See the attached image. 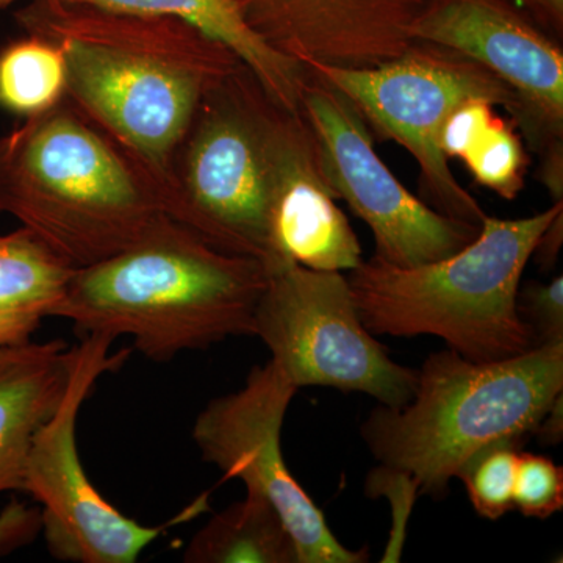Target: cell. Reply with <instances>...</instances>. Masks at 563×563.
I'll return each mask as SVG.
<instances>
[{
    "mask_svg": "<svg viewBox=\"0 0 563 563\" xmlns=\"http://www.w3.org/2000/svg\"><path fill=\"white\" fill-rule=\"evenodd\" d=\"M14 20L25 35L62 51L66 101L147 174L163 202L174 154L203 96L244 63L176 16L25 0Z\"/></svg>",
    "mask_w": 563,
    "mask_h": 563,
    "instance_id": "cell-1",
    "label": "cell"
},
{
    "mask_svg": "<svg viewBox=\"0 0 563 563\" xmlns=\"http://www.w3.org/2000/svg\"><path fill=\"white\" fill-rule=\"evenodd\" d=\"M268 272L163 217L135 243L70 277L51 318L84 335L131 336L154 362L254 335Z\"/></svg>",
    "mask_w": 563,
    "mask_h": 563,
    "instance_id": "cell-2",
    "label": "cell"
},
{
    "mask_svg": "<svg viewBox=\"0 0 563 563\" xmlns=\"http://www.w3.org/2000/svg\"><path fill=\"white\" fill-rule=\"evenodd\" d=\"M0 213L76 269L168 217L147 174L66 99L0 136Z\"/></svg>",
    "mask_w": 563,
    "mask_h": 563,
    "instance_id": "cell-3",
    "label": "cell"
},
{
    "mask_svg": "<svg viewBox=\"0 0 563 563\" xmlns=\"http://www.w3.org/2000/svg\"><path fill=\"white\" fill-rule=\"evenodd\" d=\"M561 393L563 343L484 363L440 351L418 369L412 399L401 407L380 404L361 435L380 466L406 477L418 495L443 498L485 446L525 443Z\"/></svg>",
    "mask_w": 563,
    "mask_h": 563,
    "instance_id": "cell-4",
    "label": "cell"
},
{
    "mask_svg": "<svg viewBox=\"0 0 563 563\" xmlns=\"http://www.w3.org/2000/svg\"><path fill=\"white\" fill-rule=\"evenodd\" d=\"M563 202L521 220L485 217L463 250L413 268L362 262L347 282L373 335L439 336L468 361H506L539 346L518 314L521 277Z\"/></svg>",
    "mask_w": 563,
    "mask_h": 563,
    "instance_id": "cell-5",
    "label": "cell"
},
{
    "mask_svg": "<svg viewBox=\"0 0 563 563\" xmlns=\"http://www.w3.org/2000/svg\"><path fill=\"white\" fill-rule=\"evenodd\" d=\"M292 113L246 65L213 85L174 154L166 214L218 250L254 258L268 273L279 268L272 210Z\"/></svg>",
    "mask_w": 563,
    "mask_h": 563,
    "instance_id": "cell-6",
    "label": "cell"
},
{
    "mask_svg": "<svg viewBox=\"0 0 563 563\" xmlns=\"http://www.w3.org/2000/svg\"><path fill=\"white\" fill-rule=\"evenodd\" d=\"M307 69L342 92L377 135L410 152L433 210L483 224L487 214L455 179L439 135L448 117L473 99L503 107L518 125L521 103L501 79L479 63L422 41H413L395 60L369 68L310 65Z\"/></svg>",
    "mask_w": 563,
    "mask_h": 563,
    "instance_id": "cell-7",
    "label": "cell"
},
{
    "mask_svg": "<svg viewBox=\"0 0 563 563\" xmlns=\"http://www.w3.org/2000/svg\"><path fill=\"white\" fill-rule=\"evenodd\" d=\"M254 336L296 388L365 393L388 407L412 399L418 369L391 361L363 325L343 273L287 263L268 273Z\"/></svg>",
    "mask_w": 563,
    "mask_h": 563,
    "instance_id": "cell-8",
    "label": "cell"
},
{
    "mask_svg": "<svg viewBox=\"0 0 563 563\" xmlns=\"http://www.w3.org/2000/svg\"><path fill=\"white\" fill-rule=\"evenodd\" d=\"M114 339L91 333L74 346L73 372L60 406L33 439L24 487L41 510L43 533L55 559L76 563H133L172 525L201 512L207 496L162 526L125 517L103 498L81 465L77 418L99 377L117 372L131 351L110 354Z\"/></svg>",
    "mask_w": 563,
    "mask_h": 563,
    "instance_id": "cell-9",
    "label": "cell"
},
{
    "mask_svg": "<svg viewBox=\"0 0 563 563\" xmlns=\"http://www.w3.org/2000/svg\"><path fill=\"white\" fill-rule=\"evenodd\" d=\"M301 109L336 199L372 229L374 257L413 268L450 257L479 235L481 225L444 217L407 190L374 150L362 114L313 73Z\"/></svg>",
    "mask_w": 563,
    "mask_h": 563,
    "instance_id": "cell-10",
    "label": "cell"
},
{
    "mask_svg": "<svg viewBox=\"0 0 563 563\" xmlns=\"http://www.w3.org/2000/svg\"><path fill=\"white\" fill-rule=\"evenodd\" d=\"M298 388L272 361L254 366L240 390L211 399L192 426L203 462L239 479L247 495L272 504L295 540L299 563H365L366 548L347 550L336 540L282 454V426Z\"/></svg>",
    "mask_w": 563,
    "mask_h": 563,
    "instance_id": "cell-11",
    "label": "cell"
},
{
    "mask_svg": "<svg viewBox=\"0 0 563 563\" xmlns=\"http://www.w3.org/2000/svg\"><path fill=\"white\" fill-rule=\"evenodd\" d=\"M410 35L501 79L521 103L517 128L539 157L563 147L562 43L512 0H432Z\"/></svg>",
    "mask_w": 563,
    "mask_h": 563,
    "instance_id": "cell-12",
    "label": "cell"
},
{
    "mask_svg": "<svg viewBox=\"0 0 563 563\" xmlns=\"http://www.w3.org/2000/svg\"><path fill=\"white\" fill-rule=\"evenodd\" d=\"M432 0H233L274 51L301 65L369 68L413 44L412 27Z\"/></svg>",
    "mask_w": 563,
    "mask_h": 563,
    "instance_id": "cell-13",
    "label": "cell"
},
{
    "mask_svg": "<svg viewBox=\"0 0 563 563\" xmlns=\"http://www.w3.org/2000/svg\"><path fill=\"white\" fill-rule=\"evenodd\" d=\"M322 172L317 139L303 113L291 114L282 141L272 210L277 261L313 272H352L362 246Z\"/></svg>",
    "mask_w": 563,
    "mask_h": 563,
    "instance_id": "cell-14",
    "label": "cell"
},
{
    "mask_svg": "<svg viewBox=\"0 0 563 563\" xmlns=\"http://www.w3.org/2000/svg\"><path fill=\"white\" fill-rule=\"evenodd\" d=\"M73 363L63 340L0 347V495L22 492L33 439L60 406Z\"/></svg>",
    "mask_w": 563,
    "mask_h": 563,
    "instance_id": "cell-15",
    "label": "cell"
},
{
    "mask_svg": "<svg viewBox=\"0 0 563 563\" xmlns=\"http://www.w3.org/2000/svg\"><path fill=\"white\" fill-rule=\"evenodd\" d=\"M74 272L29 229L0 233V347L32 342Z\"/></svg>",
    "mask_w": 563,
    "mask_h": 563,
    "instance_id": "cell-16",
    "label": "cell"
},
{
    "mask_svg": "<svg viewBox=\"0 0 563 563\" xmlns=\"http://www.w3.org/2000/svg\"><path fill=\"white\" fill-rule=\"evenodd\" d=\"M187 563H299L295 540L272 504L247 495L210 518L184 553Z\"/></svg>",
    "mask_w": 563,
    "mask_h": 563,
    "instance_id": "cell-17",
    "label": "cell"
},
{
    "mask_svg": "<svg viewBox=\"0 0 563 563\" xmlns=\"http://www.w3.org/2000/svg\"><path fill=\"white\" fill-rule=\"evenodd\" d=\"M66 96L62 51L35 35L0 49V110L25 118L54 109Z\"/></svg>",
    "mask_w": 563,
    "mask_h": 563,
    "instance_id": "cell-18",
    "label": "cell"
},
{
    "mask_svg": "<svg viewBox=\"0 0 563 563\" xmlns=\"http://www.w3.org/2000/svg\"><path fill=\"white\" fill-rule=\"evenodd\" d=\"M521 444L515 440L488 444L474 454L457 474L473 509L485 520H499L514 509L515 476Z\"/></svg>",
    "mask_w": 563,
    "mask_h": 563,
    "instance_id": "cell-19",
    "label": "cell"
},
{
    "mask_svg": "<svg viewBox=\"0 0 563 563\" xmlns=\"http://www.w3.org/2000/svg\"><path fill=\"white\" fill-rule=\"evenodd\" d=\"M463 163L477 184L504 199H515L523 190L528 157L520 136L503 118L495 117Z\"/></svg>",
    "mask_w": 563,
    "mask_h": 563,
    "instance_id": "cell-20",
    "label": "cell"
},
{
    "mask_svg": "<svg viewBox=\"0 0 563 563\" xmlns=\"http://www.w3.org/2000/svg\"><path fill=\"white\" fill-rule=\"evenodd\" d=\"M514 509L525 517L547 520L563 509V468L544 455L523 453L518 459Z\"/></svg>",
    "mask_w": 563,
    "mask_h": 563,
    "instance_id": "cell-21",
    "label": "cell"
},
{
    "mask_svg": "<svg viewBox=\"0 0 563 563\" xmlns=\"http://www.w3.org/2000/svg\"><path fill=\"white\" fill-rule=\"evenodd\" d=\"M517 309L521 320L532 329L537 344L563 343V277L553 280L528 282L520 287Z\"/></svg>",
    "mask_w": 563,
    "mask_h": 563,
    "instance_id": "cell-22",
    "label": "cell"
},
{
    "mask_svg": "<svg viewBox=\"0 0 563 563\" xmlns=\"http://www.w3.org/2000/svg\"><path fill=\"white\" fill-rule=\"evenodd\" d=\"M495 106L483 99H473L462 103L444 121L439 135L440 150L444 157L461 158L465 161L466 155L474 150L484 133L490 128L496 114L493 113Z\"/></svg>",
    "mask_w": 563,
    "mask_h": 563,
    "instance_id": "cell-23",
    "label": "cell"
},
{
    "mask_svg": "<svg viewBox=\"0 0 563 563\" xmlns=\"http://www.w3.org/2000/svg\"><path fill=\"white\" fill-rule=\"evenodd\" d=\"M43 531L40 507L11 498L0 510V558H5L38 539Z\"/></svg>",
    "mask_w": 563,
    "mask_h": 563,
    "instance_id": "cell-24",
    "label": "cell"
},
{
    "mask_svg": "<svg viewBox=\"0 0 563 563\" xmlns=\"http://www.w3.org/2000/svg\"><path fill=\"white\" fill-rule=\"evenodd\" d=\"M540 29L554 40H563V0H512Z\"/></svg>",
    "mask_w": 563,
    "mask_h": 563,
    "instance_id": "cell-25",
    "label": "cell"
},
{
    "mask_svg": "<svg viewBox=\"0 0 563 563\" xmlns=\"http://www.w3.org/2000/svg\"><path fill=\"white\" fill-rule=\"evenodd\" d=\"M563 244V210L561 213L555 214L553 221L550 222L536 250H533L532 257L539 263L543 272H551L558 263L559 252Z\"/></svg>",
    "mask_w": 563,
    "mask_h": 563,
    "instance_id": "cell-26",
    "label": "cell"
},
{
    "mask_svg": "<svg viewBox=\"0 0 563 563\" xmlns=\"http://www.w3.org/2000/svg\"><path fill=\"white\" fill-rule=\"evenodd\" d=\"M532 435L542 446H555L563 439V393L554 399L542 420L533 429Z\"/></svg>",
    "mask_w": 563,
    "mask_h": 563,
    "instance_id": "cell-27",
    "label": "cell"
},
{
    "mask_svg": "<svg viewBox=\"0 0 563 563\" xmlns=\"http://www.w3.org/2000/svg\"><path fill=\"white\" fill-rule=\"evenodd\" d=\"M20 3V0H0V9H7V7Z\"/></svg>",
    "mask_w": 563,
    "mask_h": 563,
    "instance_id": "cell-28",
    "label": "cell"
}]
</instances>
